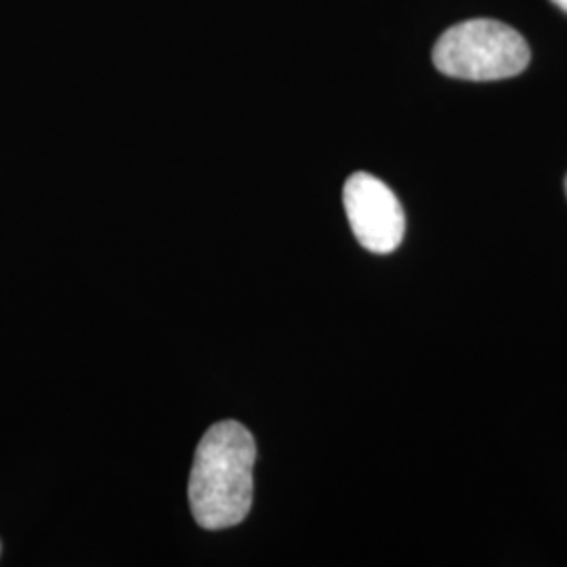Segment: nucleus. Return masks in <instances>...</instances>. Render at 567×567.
<instances>
[{
	"label": "nucleus",
	"mask_w": 567,
	"mask_h": 567,
	"mask_svg": "<svg viewBox=\"0 0 567 567\" xmlns=\"http://www.w3.org/2000/svg\"><path fill=\"white\" fill-rule=\"evenodd\" d=\"M553 2H555L559 9H564L567 13V0H553Z\"/></svg>",
	"instance_id": "20e7f679"
},
{
	"label": "nucleus",
	"mask_w": 567,
	"mask_h": 567,
	"mask_svg": "<svg viewBox=\"0 0 567 567\" xmlns=\"http://www.w3.org/2000/svg\"><path fill=\"white\" fill-rule=\"evenodd\" d=\"M435 68L463 81H503L529 63L524 37L494 20H471L446 30L433 49Z\"/></svg>",
	"instance_id": "f03ea898"
},
{
	"label": "nucleus",
	"mask_w": 567,
	"mask_h": 567,
	"mask_svg": "<svg viewBox=\"0 0 567 567\" xmlns=\"http://www.w3.org/2000/svg\"><path fill=\"white\" fill-rule=\"evenodd\" d=\"M349 225L365 250L389 255L404 240V208L385 183L368 173L351 175L343 189Z\"/></svg>",
	"instance_id": "7ed1b4c3"
},
{
	"label": "nucleus",
	"mask_w": 567,
	"mask_h": 567,
	"mask_svg": "<svg viewBox=\"0 0 567 567\" xmlns=\"http://www.w3.org/2000/svg\"><path fill=\"white\" fill-rule=\"evenodd\" d=\"M257 444L238 421H221L204 433L189 475V507L204 529L238 526L252 507Z\"/></svg>",
	"instance_id": "f257e3e1"
},
{
	"label": "nucleus",
	"mask_w": 567,
	"mask_h": 567,
	"mask_svg": "<svg viewBox=\"0 0 567 567\" xmlns=\"http://www.w3.org/2000/svg\"><path fill=\"white\" fill-rule=\"evenodd\" d=\"M566 192H567V179H566Z\"/></svg>",
	"instance_id": "39448f33"
}]
</instances>
